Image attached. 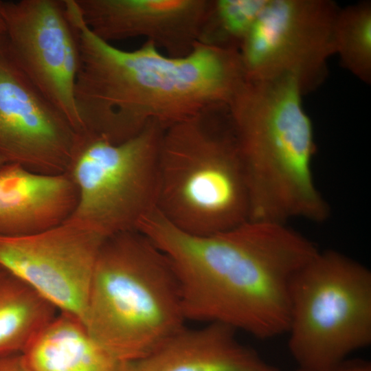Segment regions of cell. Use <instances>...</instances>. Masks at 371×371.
I'll use <instances>...</instances> for the list:
<instances>
[{"mask_svg": "<svg viewBox=\"0 0 371 371\" xmlns=\"http://www.w3.org/2000/svg\"><path fill=\"white\" fill-rule=\"evenodd\" d=\"M137 230L169 259L187 321L222 324L261 340L286 333L291 283L319 251L286 224L267 221L196 236L155 209Z\"/></svg>", "mask_w": 371, "mask_h": 371, "instance_id": "6da1fadb", "label": "cell"}, {"mask_svg": "<svg viewBox=\"0 0 371 371\" xmlns=\"http://www.w3.org/2000/svg\"><path fill=\"white\" fill-rule=\"evenodd\" d=\"M79 48L74 98L80 133L119 143L150 123L164 128L228 105L245 80L240 51L197 41L183 56L146 41L123 50L71 12Z\"/></svg>", "mask_w": 371, "mask_h": 371, "instance_id": "7a4b0ae2", "label": "cell"}, {"mask_svg": "<svg viewBox=\"0 0 371 371\" xmlns=\"http://www.w3.org/2000/svg\"><path fill=\"white\" fill-rule=\"evenodd\" d=\"M302 95L290 76L245 79L228 104L249 192V221L322 223L329 217L313 178V128Z\"/></svg>", "mask_w": 371, "mask_h": 371, "instance_id": "3957f363", "label": "cell"}, {"mask_svg": "<svg viewBox=\"0 0 371 371\" xmlns=\"http://www.w3.org/2000/svg\"><path fill=\"white\" fill-rule=\"evenodd\" d=\"M179 282L166 254L138 230L108 237L95 262L83 320L123 362L142 358L186 326Z\"/></svg>", "mask_w": 371, "mask_h": 371, "instance_id": "277c9868", "label": "cell"}, {"mask_svg": "<svg viewBox=\"0 0 371 371\" xmlns=\"http://www.w3.org/2000/svg\"><path fill=\"white\" fill-rule=\"evenodd\" d=\"M156 208L177 228L196 236L223 233L249 220L247 185L228 106L164 130Z\"/></svg>", "mask_w": 371, "mask_h": 371, "instance_id": "5b68a950", "label": "cell"}, {"mask_svg": "<svg viewBox=\"0 0 371 371\" xmlns=\"http://www.w3.org/2000/svg\"><path fill=\"white\" fill-rule=\"evenodd\" d=\"M286 334L300 368L332 367L369 346V269L336 250L319 251L291 283Z\"/></svg>", "mask_w": 371, "mask_h": 371, "instance_id": "8992f818", "label": "cell"}, {"mask_svg": "<svg viewBox=\"0 0 371 371\" xmlns=\"http://www.w3.org/2000/svg\"><path fill=\"white\" fill-rule=\"evenodd\" d=\"M164 129L150 123L119 143L79 134L65 172L78 192L67 219L107 238L137 230L141 220L156 208L158 155Z\"/></svg>", "mask_w": 371, "mask_h": 371, "instance_id": "52a82bcc", "label": "cell"}, {"mask_svg": "<svg viewBox=\"0 0 371 371\" xmlns=\"http://www.w3.org/2000/svg\"><path fill=\"white\" fill-rule=\"evenodd\" d=\"M338 9L330 0H267L240 49L246 79L290 76L303 95L317 89L335 54Z\"/></svg>", "mask_w": 371, "mask_h": 371, "instance_id": "ba28073f", "label": "cell"}, {"mask_svg": "<svg viewBox=\"0 0 371 371\" xmlns=\"http://www.w3.org/2000/svg\"><path fill=\"white\" fill-rule=\"evenodd\" d=\"M1 10L16 62L80 133L74 98L79 48L65 0L1 1Z\"/></svg>", "mask_w": 371, "mask_h": 371, "instance_id": "9c48e42d", "label": "cell"}, {"mask_svg": "<svg viewBox=\"0 0 371 371\" xmlns=\"http://www.w3.org/2000/svg\"><path fill=\"white\" fill-rule=\"evenodd\" d=\"M106 238L67 219L34 234L0 236V264L59 312L83 322L95 262Z\"/></svg>", "mask_w": 371, "mask_h": 371, "instance_id": "30bf717a", "label": "cell"}, {"mask_svg": "<svg viewBox=\"0 0 371 371\" xmlns=\"http://www.w3.org/2000/svg\"><path fill=\"white\" fill-rule=\"evenodd\" d=\"M78 136L21 69L0 34V156L36 172L63 173Z\"/></svg>", "mask_w": 371, "mask_h": 371, "instance_id": "8fae6325", "label": "cell"}, {"mask_svg": "<svg viewBox=\"0 0 371 371\" xmlns=\"http://www.w3.org/2000/svg\"><path fill=\"white\" fill-rule=\"evenodd\" d=\"M81 17L98 38L143 36L170 56L188 54L200 40L210 1L75 0Z\"/></svg>", "mask_w": 371, "mask_h": 371, "instance_id": "7c38bea8", "label": "cell"}, {"mask_svg": "<svg viewBox=\"0 0 371 371\" xmlns=\"http://www.w3.org/2000/svg\"><path fill=\"white\" fill-rule=\"evenodd\" d=\"M77 201L67 172L41 174L6 162L0 166V236H28L58 225Z\"/></svg>", "mask_w": 371, "mask_h": 371, "instance_id": "4fadbf2b", "label": "cell"}, {"mask_svg": "<svg viewBox=\"0 0 371 371\" xmlns=\"http://www.w3.org/2000/svg\"><path fill=\"white\" fill-rule=\"evenodd\" d=\"M238 331L210 323L186 326L145 357L120 371H280L240 341Z\"/></svg>", "mask_w": 371, "mask_h": 371, "instance_id": "5bb4252c", "label": "cell"}, {"mask_svg": "<svg viewBox=\"0 0 371 371\" xmlns=\"http://www.w3.org/2000/svg\"><path fill=\"white\" fill-rule=\"evenodd\" d=\"M22 355L34 371H120L125 363L95 341L80 319L63 312Z\"/></svg>", "mask_w": 371, "mask_h": 371, "instance_id": "9a60e30c", "label": "cell"}, {"mask_svg": "<svg viewBox=\"0 0 371 371\" xmlns=\"http://www.w3.org/2000/svg\"><path fill=\"white\" fill-rule=\"evenodd\" d=\"M58 312L0 264V358L22 353Z\"/></svg>", "mask_w": 371, "mask_h": 371, "instance_id": "2e32d148", "label": "cell"}, {"mask_svg": "<svg viewBox=\"0 0 371 371\" xmlns=\"http://www.w3.org/2000/svg\"><path fill=\"white\" fill-rule=\"evenodd\" d=\"M334 53L341 66L367 85L371 82V2L339 8L333 29Z\"/></svg>", "mask_w": 371, "mask_h": 371, "instance_id": "e0dca14e", "label": "cell"}, {"mask_svg": "<svg viewBox=\"0 0 371 371\" xmlns=\"http://www.w3.org/2000/svg\"><path fill=\"white\" fill-rule=\"evenodd\" d=\"M267 0L210 1L201 41L240 51Z\"/></svg>", "mask_w": 371, "mask_h": 371, "instance_id": "ac0fdd59", "label": "cell"}, {"mask_svg": "<svg viewBox=\"0 0 371 371\" xmlns=\"http://www.w3.org/2000/svg\"><path fill=\"white\" fill-rule=\"evenodd\" d=\"M295 371H371V363L364 360L347 359L336 366L322 369L297 368Z\"/></svg>", "mask_w": 371, "mask_h": 371, "instance_id": "d6986e66", "label": "cell"}, {"mask_svg": "<svg viewBox=\"0 0 371 371\" xmlns=\"http://www.w3.org/2000/svg\"><path fill=\"white\" fill-rule=\"evenodd\" d=\"M0 371H34L22 353L0 358Z\"/></svg>", "mask_w": 371, "mask_h": 371, "instance_id": "ffe728a7", "label": "cell"}, {"mask_svg": "<svg viewBox=\"0 0 371 371\" xmlns=\"http://www.w3.org/2000/svg\"><path fill=\"white\" fill-rule=\"evenodd\" d=\"M5 29L4 21L3 19L1 10V1H0V34H5Z\"/></svg>", "mask_w": 371, "mask_h": 371, "instance_id": "44dd1931", "label": "cell"}, {"mask_svg": "<svg viewBox=\"0 0 371 371\" xmlns=\"http://www.w3.org/2000/svg\"><path fill=\"white\" fill-rule=\"evenodd\" d=\"M7 161L0 156V166L6 163Z\"/></svg>", "mask_w": 371, "mask_h": 371, "instance_id": "7402d4cb", "label": "cell"}]
</instances>
